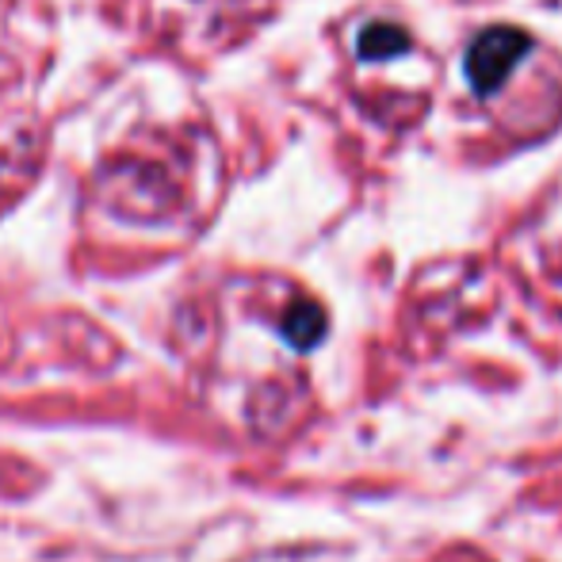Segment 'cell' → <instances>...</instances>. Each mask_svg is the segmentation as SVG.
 <instances>
[{
    "instance_id": "1",
    "label": "cell",
    "mask_w": 562,
    "mask_h": 562,
    "mask_svg": "<svg viewBox=\"0 0 562 562\" xmlns=\"http://www.w3.org/2000/svg\"><path fill=\"white\" fill-rule=\"evenodd\" d=\"M528 50H532V38L517 27H486L482 35H474L463 54V74L471 89L479 97H494Z\"/></svg>"
},
{
    "instance_id": "2",
    "label": "cell",
    "mask_w": 562,
    "mask_h": 562,
    "mask_svg": "<svg viewBox=\"0 0 562 562\" xmlns=\"http://www.w3.org/2000/svg\"><path fill=\"white\" fill-rule=\"evenodd\" d=\"M409 50V35L398 23H371L360 31V58L363 61H383V58H398Z\"/></svg>"
},
{
    "instance_id": "3",
    "label": "cell",
    "mask_w": 562,
    "mask_h": 562,
    "mask_svg": "<svg viewBox=\"0 0 562 562\" xmlns=\"http://www.w3.org/2000/svg\"><path fill=\"white\" fill-rule=\"evenodd\" d=\"M283 337L295 348H314L326 337V314L318 303H295L283 318Z\"/></svg>"
}]
</instances>
